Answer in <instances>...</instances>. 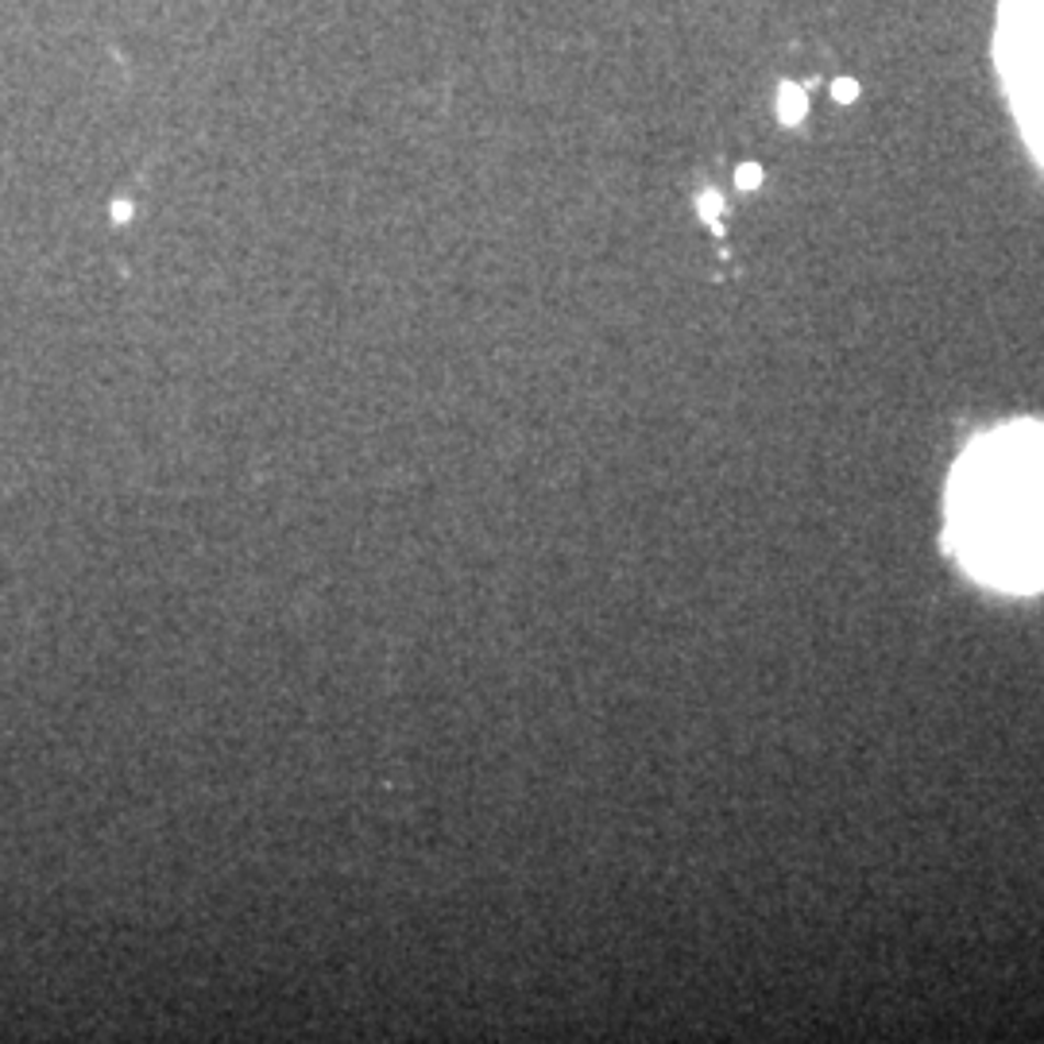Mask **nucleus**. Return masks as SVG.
<instances>
[{
    "mask_svg": "<svg viewBox=\"0 0 1044 1044\" xmlns=\"http://www.w3.org/2000/svg\"><path fill=\"white\" fill-rule=\"evenodd\" d=\"M955 534L995 585H1044V430L1018 425L967 453L955 476Z\"/></svg>",
    "mask_w": 1044,
    "mask_h": 1044,
    "instance_id": "nucleus-1",
    "label": "nucleus"
},
{
    "mask_svg": "<svg viewBox=\"0 0 1044 1044\" xmlns=\"http://www.w3.org/2000/svg\"><path fill=\"white\" fill-rule=\"evenodd\" d=\"M735 182H739L742 190H754L762 182V167H754V163H742L739 171H735Z\"/></svg>",
    "mask_w": 1044,
    "mask_h": 1044,
    "instance_id": "nucleus-5",
    "label": "nucleus"
},
{
    "mask_svg": "<svg viewBox=\"0 0 1044 1044\" xmlns=\"http://www.w3.org/2000/svg\"><path fill=\"white\" fill-rule=\"evenodd\" d=\"M805 90H797V86H782V98H778V116H782L785 124H797L801 116H805Z\"/></svg>",
    "mask_w": 1044,
    "mask_h": 1044,
    "instance_id": "nucleus-3",
    "label": "nucleus"
},
{
    "mask_svg": "<svg viewBox=\"0 0 1044 1044\" xmlns=\"http://www.w3.org/2000/svg\"><path fill=\"white\" fill-rule=\"evenodd\" d=\"M113 217H116V220H128V217H132V205H128V202H116V205H113Z\"/></svg>",
    "mask_w": 1044,
    "mask_h": 1044,
    "instance_id": "nucleus-7",
    "label": "nucleus"
},
{
    "mask_svg": "<svg viewBox=\"0 0 1044 1044\" xmlns=\"http://www.w3.org/2000/svg\"><path fill=\"white\" fill-rule=\"evenodd\" d=\"M696 209H701V217L708 220L712 229H719V213H724V197H719L716 190H704V194L696 197Z\"/></svg>",
    "mask_w": 1044,
    "mask_h": 1044,
    "instance_id": "nucleus-4",
    "label": "nucleus"
},
{
    "mask_svg": "<svg viewBox=\"0 0 1044 1044\" xmlns=\"http://www.w3.org/2000/svg\"><path fill=\"white\" fill-rule=\"evenodd\" d=\"M998 58L1018 101L1021 128L1044 159V0H1006Z\"/></svg>",
    "mask_w": 1044,
    "mask_h": 1044,
    "instance_id": "nucleus-2",
    "label": "nucleus"
},
{
    "mask_svg": "<svg viewBox=\"0 0 1044 1044\" xmlns=\"http://www.w3.org/2000/svg\"><path fill=\"white\" fill-rule=\"evenodd\" d=\"M855 93H859V86L848 82V78H843V82H836V98H840V101H855Z\"/></svg>",
    "mask_w": 1044,
    "mask_h": 1044,
    "instance_id": "nucleus-6",
    "label": "nucleus"
}]
</instances>
